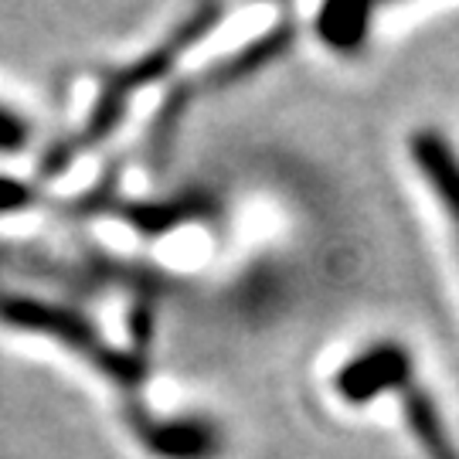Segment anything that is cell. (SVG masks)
Here are the masks:
<instances>
[{"label": "cell", "mask_w": 459, "mask_h": 459, "mask_svg": "<svg viewBox=\"0 0 459 459\" xmlns=\"http://www.w3.org/2000/svg\"><path fill=\"white\" fill-rule=\"evenodd\" d=\"M398 398H402V411H405V422H409L411 436L419 449L426 453V459H459V449L449 436V426H446L443 411L432 402V394L415 385V377L405 381L398 388Z\"/></svg>", "instance_id": "cell-6"}, {"label": "cell", "mask_w": 459, "mask_h": 459, "mask_svg": "<svg viewBox=\"0 0 459 459\" xmlns=\"http://www.w3.org/2000/svg\"><path fill=\"white\" fill-rule=\"evenodd\" d=\"M28 143V123L7 106H0V153H17Z\"/></svg>", "instance_id": "cell-9"}, {"label": "cell", "mask_w": 459, "mask_h": 459, "mask_svg": "<svg viewBox=\"0 0 459 459\" xmlns=\"http://www.w3.org/2000/svg\"><path fill=\"white\" fill-rule=\"evenodd\" d=\"M411 157H415L419 174L432 187L436 201L449 214V225H453V235L459 242V153L443 133L419 130L411 136Z\"/></svg>", "instance_id": "cell-4"}, {"label": "cell", "mask_w": 459, "mask_h": 459, "mask_svg": "<svg viewBox=\"0 0 459 459\" xmlns=\"http://www.w3.org/2000/svg\"><path fill=\"white\" fill-rule=\"evenodd\" d=\"M136 439H143L153 456L164 459H208L218 453V432L201 419L153 422L147 415L133 419Z\"/></svg>", "instance_id": "cell-5"}, {"label": "cell", "mask_w": 459, "mask_h": 459, "mask_svg": "<svg viewBox=\"0 0 459 459\" xmlns=\"http://www.w3.org/2000/svg\"><path fill=\"white\" fill-rule=\"evenodd\" d=\"M218 17H221V7H201V11H195L184 24L174 28L170 41H164L160 48L147 51V55H140L136 62L123 65L119 72H113V75L106 79V85H102L96 109H92V116L85 119V126L79 130V136L68 140L65 147L55 150V153L48 157V170H58V167H65L75 153H82V150L102 143V140L119 126V119H123V113H126L133 92H140L143 85H150L153 79H160L167 68L181 58V51L197 45L204 34L212 31V24L218 21Z\"/></svg>", "instance_id": "cell-1"}, {"label": "cell", "mask_w": 459, "mask_h": 459, "mask_svg": "<svg viewBox=\"0 0 459 459\" xmlns=\"http://www.w3.org/2000/svg\"><path fill=\"white\" fill-rule=\"evenodd\" d=\"M368 21H371V7H358V4H333L320 11L316 31L337 51H354L364 45L368 38Z\"/></svg>", "instance_id": "cell-8"}, {"label": "cell", "mask_w": 459, "mask_h": 459, "mask_svg": "<svg viewBox=\"0 0 459 459\" xmlns=\"http://www.w3.org/2000/svg\"><path fill=\"white\" fill-rule=\"evenodd\" d=\"M290 38H293V31L282 24V28H276V31L263 34L255 45H248V48L235 51L231 58H225L221 65L208 68L204 75H201V82L204 85H229V82H242L246 75H252V72H259V68H265L273 58H279L282 55V48L290 45Z\"/></svg>", "instance_id": "cell-7"}, {"label": "cell", "mask_w": 459, "mask_h": 459, "mask_svg": "<svg viewBox=\"0 0 459 459\" xmlns=\"http://www.w3.org/2000/svg\"><path fill=\"white\" fill-rule=\"evenodd\" d=\"M411 377H415V364H411L409 351L388 341V344H375L371 351H364L361 358L347 361L333 377V388L351 405H364L381 392H398Z\"/></svg>", "instance_id": "cell-3"}, {"label": "cell", "mask_w": 459, "mask_h": 459, "mask_svg": "<svg viewBox=\"0 0 459 459\" xmlns=\"http://www.w3.org/2000/svg\"><path fill=\"white\" fill-rule=\"evenodd\" d=\"M0 324L45 333V337L58 341L68 351H75L89 364H96L102 375H109L119 385H143V377H147V368H143L140 354L116 351L96 330V324L85 320L82 313L72 310V307L45 303V299H34V296L0 290Z\"/></svg>", "instance_id": "cell-2"}]
</instances>
